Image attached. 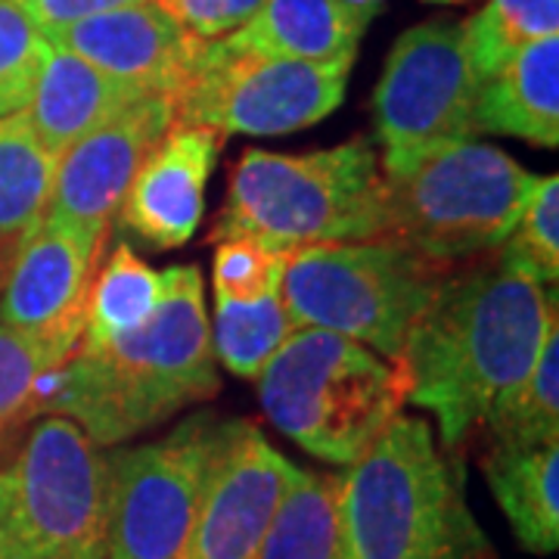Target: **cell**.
<instances>
[{"instance_id": "9", "label": "cell", "mask_w": 559, "mask_h": 559, "mask_svg": "<svg viewBox=\"0 0 559 559\" xmlns=\"http://www.w3.org/2000/svg\"><path fill=\"white\" fill-rule=\"evenodd\" d=\"M348 72L352 62L267 57L224 35L205 44L197 69L171 97L175 124L249 138L305 131L340 106Z\"/></svg>"}, {"instance_id": "26", "label": "cell", "mask_w": 559, "mask_h": 559, "mask_svg": "<svg viewBox=\"0 0 559 559\" xmlns=\"http://www.w3.org/2000/svg\"><path fill=\"white\" fill-rule=\"evenodd\" d=\"M559 32V0H488L473 20L463 22L466 50L479 81L495 75L507 60L535 40Z\"/></svg>"}, {"instance_id": "16", "label": "cell", "mask_w": 559, "mask_h": 559, "mask_svg": "<svg viewBox=\"0 0 559 559\" xmlns=\"http://www.w3.org/2000/svg\"><path fill=\"white\" fill-rule=\"evenodd\" d=\"M224 134L200 124H171L131 180L119 218L121 230L150 249H178L197 234L205 183L215 171Z\"/></svg>"}, {"instance_id": "35", "label": "cell", "mask_w": 559, "mask_h": 559, "mask_svg": "<svg viewBox=\"0 0 559 559\" xmlns=\"http://www.w3.org/2000/svg\"><path fill=\"white\" fill-rule=\"evenodd\" d=\"M7 3H13V7H25L28 0H7Z\"/></svg>"}, {"instance_id": "6", "label": "cell", "mask_w": 559, "mask_h": 559, "mask_svg": "<svg viewBox=\"0 0 559 559\" xmlns=\"http://www.w3.org/2000/svg\"><path fill=\"white\" fill-rule=\"evenodd\" d=\"M255 380L280 432L336 466H352L407 401L399 360L318 326L293 330Z\"/></svg>"}, {"instance_id": "24", "label": "cell", "mask_w": 559, "mask_h": 559, "mask_svg": "<svg viewBox=\"0 0 559 559\" xmlns=\"http://www.w3.org/2000/svg\"><path fill=\"white\" fill-rule=\"evenodd\" d=\"M57 159L20 112L0 119V249L13 246L44 215Z\"/></svg>"}, {"instance_id": "15", "label": "cell", "mask_w": 559, "mask_h": 559, "mask_svg": "<svg viewBox=\"0 0 559 559\" xmlns=\"http://www.w3.org/2000/svg\"><path fill=\"white\" fill-rule=\"evenodd\" d=\"M47 44L75 53L140 97H175L197 69L205 38L180 28L153 0L119 7L53 32Z\"/></svg>"}, {"instance_id": "31", "label": "cell", "mask_w": 559, "mask_h": 559, "mask_svg": "<svg viewBox=\"0 0 559 559\" xmlns=\"http://www.w3.org/2000/svg\"><path fill=\"white\" fill-rule=\"evenodd\" d=\"M190 35L205 40L224 38L259 13L264 0H153Z\"/></svg>"}, {"instance_id": "17", "label": "cell", "mask_w": 559, "mask_h": 559, "mask_svg": "<svg viewBox=\"0 0 559 559\" xmlns=\"http://www.w3.org/2000/svg\"><path fill=\"white\" fill-rule=\"evenodd\" d=\"M134 100H140L138 91L50 44L22 116L40 146L60 159L72 143H79Z\"/></svg>"}, {"instance_id": "2", "label": "cell", "mask_w": 559, "mask_h": 559, "mask_svg": "<svg viewBox=\"0 0 559 559\" xmlns=\"http://www.w3.org/2000/svg\"><path fill=\"white\" fill-rule=\"evenodd\" d=\"M165 293L143 326L84 345L40 382L38 411L79 423L94 444L140 436L187 404L218 395V360L197 264L165 267Z\"/></svg>"}, {"instance_id": "25", "label": "cell", "mask_w": 559, "mask_h": 559, "mask_svg": "<svg viewBox=\"0 0 559 559\" xmlns=\"http://www.w3.org/2000/svg\"><path fill=\"white\" fill-rule=\"evenodd\" d=\"M296 323L289 318L280 293L255 301L215 299V326L212 348L230 373L255 380L264 364L293 336Z\"/></svg>"}, {"instance_id": "10", "label": "cell", "mask_w": 559, "mask_h": 559, "mask_svg": "<svg viewBox=\"0 0 559 559\" xmlns=\"http://www.w3.org/2000/svg\"><path fill=\"white\" fill-rule=\"evenodd\" d=\"M224 432L227 419L200 411L165 439L109 457L106 559H175L200 510Z\"/></svg>"}, {"instance_id": "22", "label": "cell", "mask_w": 559, "mask_h": 559, "mask_svg": "<svg viewBox=\"0 0 559 559\" xmlns=\"http://www.w3.org/2000/svg\"><path fill=\"white\" fill-rule=\"evenodd\" d=\"M336 495V473L299 469L252 559H333Z\"/></svg>"}, {"instance_id": "29", "label": "cell", "mask_w": 559, "mask_h": 559, "mask_svg": "<svg viewBox=\"0 0 559 559\" xmlns=\"http://www.w3.org/2000/svg\"><path fill=\"white\" fill-rule=\"evenodd\" d=\"M50 44L20 7L0 0V119L28 103Z\"/></svg>"}, {"instance_id": "18", "label": "cell", "mask_w": 559, "mask_h": 559, "mask_svg": "<svg viewBox=\"0 0 559 559\" xmlns=\"http://www.w3.org/2000/svg\"><path fill=\"white\" fill-rule=\"evenodd\" d=\"M476 134H510L535 146L559 143V38L535 40L479 84Z\"/></svg>"}, {"instance_id": "5", "label": "cell", "mask_w": 559, "mask_h": 559, "mask_svg": "<svg viewBox=\"0 0 559 559\" xmlns=\"http://www.w3.org/2000/svg\"><path fill=\"white\" fill-rule=\"evenodd\" d=\"M380 171L382 240L439 264L500 249L540 180L479 140L382 159Z\"/></svg>"}, {"instance_id": "21", "label": "cell", "mask_w": 559, "mask_h": 559, "mask_svg": "<svg viewBox=\"0 0 559 559\" xmlns=\"http://www.w3.org/2000/svg\"><path fill=\"white\" fill-rule=\"evenodd\" d=\"M162 293H165L162 271H153L146 261H140L128 242H119L112 255L103 261V267H97L81 342L100 345L143 326L156 314Z\"/></svg>"}, {"instance_id": "12", "label": "cell", "mask_w": 559, "mask_h": 559, "mask_svg": "<svg viewBox=\"0 0 559 559\" xmlns=\"http://www.w3.org/2000/svg\"><path fill=\"white\" fill-rule=\"evenodd\" d=\"M171 124L175 109L168 97H140L72 143L57 159L44 218L84 249L100 252L138 168Z\"/></svg>"}, {"instance_id": "32", "label": "cell", "mask_w": 559, "mask_h": 559, "mask_svg": "<svg viewBox=\"0 0 559 559\" xmlns=\"http://www.w3.org/2000/svg\"><path fill=\"white\" fill-rule=\"evenodd\" d=\"M131 3H143V0H28L20 10L44 38H50L53 32H60L72 22L91 20V16H100V13L119 10V7H131Z\"/></svg>"}, {"instance_id": "30", "label": "cell", "mask_w": 559, "mask_h": 559, "mask_svg": "<svg viewBox=\"0 0 559 559\" xmlns=\"http://www.w3.org/2000/svg\"><path fill=\"white\" fill-rule=\"evenodd\" d=\"M215 246V299L255 301L280 293L289 252L255 240H224Z\"/></svg>"}, {"instance_id": "7", "label": "cell", "mask_w": 559, "mask_h": 559, "mask_svg": "<svg viewBox=\"0 0 559 559\" xmlns=\"http://www.w3.org/2000/svg\"><path fill=\"white\" fill-rule=\"evenodd\" d=\"M444 277L448 264L392 240L314 242L289 252L280 299L296 330H330L399 360Z\"/></svg>"}, {"instance_id": "11", "label": "cell", "mask_w": 559, "mask_h": 559, "mask_svg": "<svg viewBox=\"0 0 559 559\" xmlns=\"http://www.w3.org/2000/svg\"><path fill=\"white\" fill-rule=\"evenodd\" d=\"M479 84L463 22L432 20L404 32L373 94V121L385 159L473 140Z\"/></svg>"}, {"instance_id": "3", "label": "cell", "mask_w": 559, "mask_h": 559, "mask_svg": "<svg viewBox=\"0 0 559 559\" xmlns=\"http://www.w3.org/2000/svg\"><path fill=\"white\" fill-rule=\"evenodd\" d=\"M333 559H498L463 463L423 417L399 414L340 476Z\"/></svg>"}, {"instance_id": "1", "label": "cell", "mask_w": 559, "mask_h": 559, "mask_svg": "<svg viewBox=\"0 0 559 559\" xmlns=\"http://www.w3.org/2000/svg\"><path fill=\"white\" fill-rule=\"evenodd\" d=\"M554 320V293L500 264L441 280L399 364L407 401L436 417L444 448L469 439L495 401L525 380Z\"/></svg>"}, {"instance_id": "23", "label": "cell", "mask_w": 559, "mask_h": 559, "mask_svg": "<svg viewBox=\"0 0 559 559\" xmlns=\"http://www.w3.org/2000/svg\"><path fill=\"white\" fill-rule=\"evenodd\" d=\"M481 426L495 444L538 448L559 441V318L547 326L540 352L520 385H513Z\"/></svg>"}, {"instance_id": "27", "label": "cell", "mask_w": 559, "mask_h": 559, "mask_svg": "<svg viewBox=\"0 0 559 559\" xmlns=\"http://www.w3.org/2000/svg\"><path fill=\"white\" fill-rule=\"evenodd\" d=\"M498 264L507 274L554 286L559 277V178H540L516 227L500 242Z\"/></svg>"}, {"instance_id": "28", "label": "cell", "mask_w": 559, "mask_h": 559, "mask_svg": "<svg viewBox=\"0 0 559 559\" xmlns=\"http://www.w3.org/2000/svg\"><path fill=\"white\" fill-rule=\"evenodd\" d=\"M60 367L32 342L0 323V448L32 414H38L40 382Z\"/></svg>"}, {"instance_id": "14", "label": "cell", "mask_w": 559, "mask_h": 559, "mask_svg": "<svg viewBox=\"0 0 559 559\" xmlns=\"http://www.w3.org/2000/svg\"><path fill=\"white\" fill-rule=\"evenodd\" d=\"M299 466L261 436L255 423L227 419L200 510L175 559H252Z\"/></svg>"}, {"instance_id": "4", "label": "cell", "mask_w": 559, "mask_h": 559, "mask_svg": "<svg viewBox=\"0 0 559 559\" xmlns=\"http://www.w3.org/2000/svg\"><path fill=\"white\" fill-rule=\"evenodd\" d=\"M382 230L380 159L370 140L355 138L299 156L246 150L209 240L293 252L314 242L382 240Z\"/></svg>"}, {"instance_id": "8", "label": "cell", "mask_w": 559, "mask_h": 559, "mask_svg": "<svg viewBox=\"0 0 559 559\" xmlns=\"http://www.w3.org/2000/svg\"><path fill=\"white\" fill-rule=\"evenodd\" d=\"M0 547L13 559H106L109 457L50 414L0 463Z\"/></svg>"}, {"instance_id": "19", "label": "cell", "mask_w": 559, "mask_h": 559, "mask_svg": "<svg viewBox=\"0 0 559 559\" xmlns=\"http://www.w3.org/2000/svg\"><path fill=\"white\" fill-rule=\"evenodd\" d=\"M377 13L342 0H264L230 38L267 57L305 62H355L358 44Z\"/></svg>"}, {"instance_id": "36", "label": "cell", "mask_w": 559, "mask_h": 559, "mask_svg": "<svg viewBox=\"0 0 559 559\" xmlns=\"http://www.w3.org/2000/svg\"><path fill=\"white\" fill-rule=\"evenodd\" d=\"M0 559H13V557H10V554H7V550L0 547Z\"/></svg>"}, {"instance_id": "33", "label": "cell", "mask_w": 559, "mask_h": 559, "mask_svg": "<svg viewBox=\"0 0 559 559\" xmlns=\"http://www.w3.org/2000/svg\"><path fill=\"white\" fill-rule=\"evenodd\" d=\"M342 3H348V7H360V10H380V3L382 0H342Z\"/></svg>"}, {"instance_id": "34", "label": "cell", "mask_w": 559, "mask_h": 559, "mask_svg": "<svg viewBox=\"0 0 559 559\" xmlns=\"http://www.w3.org/2000/svg\"><path fill=\"white\" fill-rule=\"evenodd\" d=\"M426 3H466V0H426Z\"/></svg>"}, {"instance_id": "20", "label": "cell", "mask_w": 559, "mask_h": 559, "mask_svg": "<svg viewBox=\"0 0 559 559\" xmlns=\"http://www.w3.org/2000/svg\"><path fill=\"white\" fill-rule=\"evenodd\" d=\"M488 488L528 554L559 547V441L538 448L491 444L481 460Z\"/></svg>"}, {"instance_id": "13", "label": "cell", "mask_w": 559, "mask_h": 559, "mask_svg": "<svg viewBox=\"0 0 559 559\" xmlns=\"http://www.w3.org/2000/svg\"><path fill=\"white\" fill-rule=\"evenodd\" d=\"M100 252L84 249L40 215L0 271V323L53 364L79 348Z\"/></svg>"}]
</instances>
